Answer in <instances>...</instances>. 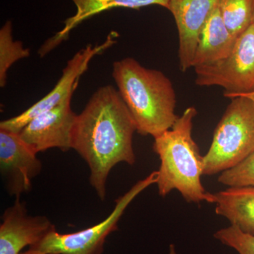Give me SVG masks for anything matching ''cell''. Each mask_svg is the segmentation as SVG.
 I'll list each match as a JSON object with an SVG mask.
<instances>
[{
    "instance_id": "obj_1",
    "label": "cell",
    "mask_w": 254,
    "mask_h": 254,
    "mask_svg": "<svg viewBox=\"0 0 254 254\" xmlns=\"http://www.w3.org/2000/svg\"><path fill=\"white\" fill-rule=\"evenodd\" d=\"M136 131L128 108L110 85L98 88L76 117L72 149L88 165L90 183L102 201L106 198L107 181L114 167L136 163L133 146Z\"/></svg>"
},
{
    "instance_id": "obj_2",
    "label": "cell",
    "mask_w": 254,
    "mask_h": 254,
    "mask_svg": "<svg viewBox=\"0 0 254 254\" xmlns=\"http://www.w3.org/2000/svg\"><path fill=\"white\" fill-rule=\"evenodd\" d=\"M113 77L137 133L155 138L173 127L179 118L176 93L165 73L127 58L114 63Z\"/></svg>"
},
{
    "instance_id": "obj_3",
    "label": "cell",
    "mask_w": 254,
    "mask_h": 254,
    "mask_svg": "<svg viewBox=\"0 0 254 254\" xmlns=\"http://www.w3.org/2000/svg\"><path fill=\"white\" fill-rule=\"evenodd\" d=\"M194 107H190L179 117L173 127L154 138L153 150L160 160L158 193L165 197L179 190L188 203H214L213 193L205 190L201 183L203 156L192 137Z\"/></svg>"
},
{
    "instance_id": "obj_4",
    "label": "cell",
    "mask_w": 254,
    "mask_h": 254,
    "mask_svg": "<svg viewBox=\"0 0 254 254\" xmlns=\"http://www.w3.org/2000/svg\"><path fill=\"white\" fill-rule=\"evenodd\" d=\"M254 152V102L245 97L231 98L203 156V175L230 170Z\"/></svg>"
},
{
    "instance_id": "obj_5",
    "label": "cell",
    "mask_w": 254,
    "mask_h": 254,
    "mask_svg": "<svg viewBox=\"0 0 254 254\" xmlns=\"http://www.w3.org/2000/svg\"><path fill=\"white\" fill-rule=\"evenodd\" d=\"M158 180V172L154 171L143 180L136 182L116 200L111 213L97 225L68 234L59 233L55 229L38 243L28 249L45 254H103L106 239L118 230V222L127 207L145 189L157 184Z\"/></svg>"
},
{
    "instance_id": "obj_6",
    "label": "cell",
    "mask_w": 254,
    "mask_h": 254,
    "mask_svg": "<svg viewBox=\"0 0 254 254\" xmlns=\"http://www.w3.org/2000/svg\"><path fill=\"white\" fill-rule=\"evenodd\" d=\"M193 68L197 86L221 87L225 98L254 91V23L237 38L227 58Z\"/></svg>"
},
{
    "instance_id": "obj_7",
    "label": "cell",
    "mask_w": 254,
    "mask_h": 254,
    "mask_svg": "<svg viewBox=\"0 0 254 254\" xmlns=\"http://www.w3.org/2000/svg\"><path fill=\"white\" fill-rule=\"evenodd\" d=\"M116 32H112L105 42L101 44L87 45L78 50L71 60H68L63 69V74L54 88L38 100L26 111L17 116L3 120L0 123V129L19 133L29 122L47 110L52 109L68 98H72L73 91L76 89L78 80L88 69V65L96 55L102 54L105 50L117 43Z\"/></svg>"
},
{
    "instance_id": "obj_8",
    "label": "cell",
    "mask_w": 254,
    "mask_h": 254,
    "mask_svg": "<svg viewBox=\"0 0 254 254\" xmlns=\"http://www.w3.org/2000/svg\"><path fill=\"white\" fill-rule=\"evenodd\" d=\"M36 152L19 134L0 129V173L6 191L21 198L32 188V182L43 170Z\"/></svg>"
},
{
    "instance_id": "obj_9",
    "label": "cell",
    "mask_w": 254,
    "mask_h": 254,
    "mask_svg": "<svg viewBox=\"0 0 254 254\" xmlns=\"http://www.w3.org/2000/svg\"><path fill=\"white\" fill-rule=\"evenodd\" d=\"M77 115L71 109V98L33 118L18 133L36 153L51 148L72 149L73 128Z\"/></svg>"
},
{
    "instance_id": "obj_10",
    "label": "cell",
    "mask_w": 254,
    "mask_h": 254,
    "mask_svg": "<svg viewBox=\"0 0 254 254\" xmlns=\"http://www.w3.org/2000/svg\"><path fill=\"white\" fill-rule=\"evenodd\" d=\"M55 229L46 216L30 215L26 203L16 198L1 216L0 254H20L25 247L38 243Z\"/></svg>"
},
{
    "instance_id": "obj_11",
    "label": "cell",
    "mask_w": 254,
    "mask_h": 254,
    "mask_svg": "<svg viewBox=\"0 0 254 254\" xmlns=\"http://www.w3.org/2000/svg\"><path fill=\"white\" fill-rule=\"evenodd\" d=\"M218 6V0H170L168 10L176 23L179 64L183 72L193 68L200 33Z\"/></svg>"
},
{
    "instance_id": "obj_12",
    "label": "cell",
    "mask_w": 254,
    "mask_h": 254,
    "mask_svg": "<svg viewBox=\"0 0 254 254\" xmlns=\"http://www.w3.org/2000/svg\"><path fill=\"white\" fill-rule=\"evenodd\" d=\"M76 7V14L68 18L64 21L63 29L52 38L47 40L42 45L38 55L44 58L53 49L57 48L63 41H66L70 32L77 27L80 23L94 16L95 15L115 9V8H127V9H139L144 6L158 5L168 9L170 0H71Z\"/></svg>"
},
{
    "instance_id": "obj_13",
    "label": "cell",
    "mask_w": 254,
    "mask_h": 254,
    "mask_svg": "<svg viewBox=\"0 0 254 254\" xmlns=\"http://www.w3.org/2000/svg\"><path fill=\"white\" fill-rule=\"evenodd\" d=\"M237 40L224 23L217 6L200 33L193 68L225 59L231 54Z\"/></svg>"
},
{
    "instance_id": "obj_14",
    "label": "cell",
    "mask_w": 254,
    "mask_h": 254,
    "mask_svg": "<svg viewBox=\"0 0 254 254\" xmlns=\"http://www.w3.org/2000/svg\"><path fill=\"white\" fill-rule=\"evenodd\" d=\"M213 195L217 215L254 235V187H228Z\"/></svg>"
},
{
    "instance_id": "obj_15",
    "label": "cell",
    "mask_w": 254,
    "mask_h": 254,
    "mask_svg": "<svg viewBox=\"0 0 254 254\" xmlns=\"http://www.w3.org/2000/svg\"><path fill=\"white\" fill-rule=\"evenodd\" d=\"M254 0H218V8L224 23L238 38L253 23Z\"/></svg>"
},
{
    "instance_id": "obj_16",
    "label": "cell",
    "mask_w": 254,
    "mask_h": 254,
    "mask_svg": "<svg viewBox=\"0 0 254 254\" xmlns=\"http://www.w3.org/2000/svg\"><path fill=\"white\" fill-rule=\"evenodd\" d=\"M30 50L24 48L22 42L14 41L12 23L7 21L0 29V86H5L10 67L18 60L30 56Z\"/></svg>"
},
{
    "instance_id": "obj_17",
    "label": "cell",
    "mask_w": 254,
    "mask_h": 254,
    "mask_svg": "<svg viewBox=\"0 0 254 254\" xmlns=\"http://www.w3.org/2000/svg\"><path fill=\"white\" fill-rule=\"evenodd\" d=\"M218 181L228 187H254V152L236 166L220 173Z\"/></svg>"
},
{
    "instance_id": "obj_18",
    "label": "cell",
    "mask_w": 254,
    "mask_h": 254,
    "mask_svg": "<svg viewBox=\"0 0 254 254\" xmlns=\"http://www.w3.org/2000/svg\"><path fill=\"white\" fill-rule=\"evenodd\" d=\"M214 237L239 254H254V235L245 233L236 226L230 225L220 229L214 234Z\"/></svg>"
},
{
    "instance_id": "obj_19",
    "label": "cell",
    "mask_w": 254,
    "mask_h": 254,
    "mask_svg": "<svg viewBox=\"0 0 254 254\" xmlns=\"http://www.w3.org/2000/svg\"><path fill=\"white\" fill-rule=\"evenodd\" d=\"M239 96H242V97H245V98H249V99L252 100V101L254 102V91L251 92V93H244V94H239L236 95H234L233 97L231 98H235V97H239ZM230 98V99H231Z\"/></svg>"
},
{
    "instance_id": "obj_20",
    "label": "cell",
    "mask_w": 254,
    "mask_h": 254,
    "mask_svg": "<svg viewBox=\"0 0 254 254\" xmlns=\"http://www.w3.org/2000/svg\"><path fill=\"white\" fill-rule=\"evenodd\" d=\"M20 254H45L38 253V252H35V251L29 250V249H28V250L27 251H26V252H21V253Z\"/></svg>"
},
{
    "instance_id": "obj_21",
    "label": "cell",
    "mask_w": 254,
    "mask_h": 254,
    "mask_svg": "<svg viewBox=\"0 0 254 254\" xmlns=\"http://www.w3.org/2000/svg\"><path fill=\"white\" fill-rule=\"evenodd\" d=\"M253 23H254V1Z\"/></svg>"
}]
</instances>
